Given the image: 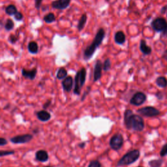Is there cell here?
<instances>
[{
	"instance_id": "5b68a950",
	"label": "cell",
	"mask_w": 167,
	"mask_h": 167,
	"mask_svg": "<svg viewBox=\"0 0 167 167\" xmlns=\"http://www.w3.org/2000/svg\"><path fill=\"white\" fill-rule=\"evenodd\" d=\"M167 26V21L163 17H157L152 20L151 26L154 31L158 33H162L166 26Z\"/></svg>"
},
{
	"instance_id": "83f0119b",
	"label": "cell",
	"mask_w": 167,
	"mask_h": 167,
	"mask_svg": "<svg viewBox=\"0 0 167 167\" xmlns=\"http://www.w3.org/2000/svg\"><path fill=\"white\" fill-rule=\"evenodd\" d=\"M15 151L13 150H0V157L9 156L14 154Z\"/></svg>"
},
{
	"instance_id": "4316f807",
	"label": "cell",
	"mask_w": 167,
	"mask_h": 167,
	"mask_svg": "<svg viewBox=\"0 0 167 167\" xmlns=\"http://www.w3.org/2000/svg\"><path fill=\"white\" fill-rule=\"evenodd\" d=\"M9 42L13 44H16L19 40V36L15 34H11L8 38Z\"/></svg>"
},
{
	"instance_id": "7c38bea8",
	"label": "cell",
	"mask_w": 167,
	"mask_h": 167,
	"mask_svg": "<svg viewBox=\"0 0 167 167\" xmlns=\"http://www.w3.org/2000/svg\"><path fill=\"white\" fill-rule=\"evenodd\" d=\"M37 73V68H33V69L31 70H28L24 69H22V75L23 77L28 80H33L36 78V75Z\"/></svg>"
},
{
	"instance_id": "8992f818",
	"label": "cell",
	"mask_w": 167,
	"mask_h": 167,
	"mask_svg": "<svg viewBox=\"0 0 167 167\" xmlns=\"http://www.w3.org/2000/svg\"><path fill=\"white\" fill-rule=\"evenodd\" d=\"M124 144V137L121 134L116 133L112 136L110 140V146L111 149L118 151L121 148Z\"/></svg>"
},
{
	"instance_id": "9c48e42d",
	"label": "cell",
	"mask_w": 167,
	"mask_h": 167,
	"mask_svg": "<svg viewBox=\"0 0 167 167\" xmlns=\"http://www.w3.org/2000/svg\"><path fill=\"white\" fill-rule=\"evenodd\" d=\"M33 139V135L31 134H24L14 136L10 139V141L15 144H26Z\"/></svg>"
},
{
	"instance_id": "b9f144b4",
	"label": "cell",
	"mask_w": 167,
	"mask_h": 167,
	"mask_svg": "<svg viewBox=\"0 0 167 167\" xmlns=\"http://www.w3.org/2000/svg\"><path fill=\"white\" fill-rule=\"evenodd\" d=\"M139 167H142V166H139Z\"/></svg>"
},
{
	"instance_id": "ffe728a7",
	"label": "cell",
	"mask_w": 167,
	"mask_h": 167,
	"mask_svg": "<svg viewBox=\"0 0 167 167\" xmlns=\"http://www.w3.org/2000/svg\"><path fill=\"white\" fill-rule=\"evenodd\" d=\"M5 13L9 16H14V15L18 12L17 7L13 4H10L5 7Z\"/></svg>"
},
{
	"instance_id": "9a60e30c",
	"label": "cell",
	"mask_w": 167,
	"mask_h": 167,
	"mask_svg": "<svg viewBox=\"0 0 167 167\" xmlns=\"http://www.w3.org/2000/svg\"><path fill=\"white\" fill-rule=\"evenodd\" d=\"M36 116L37 119L43 122H47L51 119V114L45 110H42L37 112Z\"/></svg>"
},
{
	"instance_id": "f546056e",
	"label": "cell",
	"mask_w": 167,
	"mask_h": 167,
	"mask_svg": "<svg viewBox=\"0 0 167 167\" xmlns=\"http://www.w3.org/2000/svg\"><path fill=\"white\" fill-rule=\"evenodd\" d=\"M88 167H101V164L97 160H94L89 163Z\"/></svg>"
},
{
	"instance_id": "74e56055",
	"label": "cell",
	"mask_w": 167,
	"mask_h": 167,
	"mask_svg": "<svg viewBox=\"0 0 167 167\" xmlns=\"http://www.w3.org/2000/svg\"><path fill=\"white\" fill-rule=\"evenodd\" d=\"M163 58L166 60L167 62V50H166L164 52H163Z\"/></svg>"
},
{
	"instance_id": "d6a6232c",
	"label": "cell",
	"mask_w": 167,
	"mask_h": 167,
	"mask_svg": "<svg viewBox=\"0 0 167 167\" xmlns=\"http://www.w3.org/2000/svg\"><path fill=\"white\" fill-rule=\"evenodd\" d=\"M51 105V100H48L46 102H45L43 105V109H47L48 108H49L50 106Z\"/></svg>"
},
{
	"instance_id": "60d3db41",
	"label": "cell",
	"mask_w": 167,
	"mask_h": 167,
	"mask_svg": "<svg viewBox=\"0 0 167 167\" xmlns=\"http://www.w3.org/2000/svg\"><path fill=\"white\" fill-rule=\"evenodd\" d=\"M166 17H167V13H166Z\"/></svg>"
},
{
	"instance_id": "277c9868",
	"label": "cell",
	"mask_w": 167,
	"mask_h": 167,
	"mask_svg": "<svg viewBox=\"0 0 167 167\" xmlns=\"http://www.w3.org/2000/svg\"><path fill=\"white\" fill-rule=\"evenodd\" d=\"M140 156V152L139 149H133L129 151L125 154L117 163V166H124V165H130L135 163L138 160Z\"/></svg>"
},
{
	"instance_id": "d6986e66",
	"label": "cell",
	"mask_w": 167,
	"mask_h": 167,
	"mask_svg": "<svg viewBox=\"0 0 167 167\" xmlns=\"http://www.w3.org/2000/svg\"><path fill=\"white\" fill-rule=\"evenodd\" d=\"M87 20H88L87 14H83L78 20V23L77 25V29L78 30V32H81L82 30L85 28L86 24L87 22Z\"/></svg>"
},
{
	"instance_id": "7a4b0ae2",
	"label": "cell",
	"mask_w": 167,
	"mask_h": 167,
	"mask_svg": "<svg viewBox=\"0 0 167 167\" xmlns=\"http://www.w3.org/2000/svg\"><path fill=\"white\" fill-rule=\"evenodd\" d=\"M105 35V31L103 28H101L97 30L92 43H91L89 45L87 46L84 49V59L85 61H88L93 57L96 50L103 43Z\"/></svg>"
},
{
	"instance_id": "d4e9b609",
	"label": "cell",
	"mask_w": 167,
	"mask_h": 167,
	"mask_svg": "<svg viewBox=\"0 0 167 167\" xmlns=\"http://www.w3.org/2000/svg\"><path fill=\"white\" fill-rule=\"evenodd\" d=\"M4 28L5 29L6 31H11V30L13 29V28H14V22L13 21V20H11V18H8L5 21V23L4 25Z\"/></svg>"
},
{
	"instance_id": "1f68e13d",
	"label": "cell",
	"mask_w": 167,
	"mask_h": 167,
	"mask_svg": "<svg viewBox=\"0 0 167 167\" xmlns=\"http://www.w3.org/2000/svg\"><path fill=\"white\" fill-rule=\"evenodd\" d=\"M43 0H35V7L37 9H40L42 6V3Z\"/></svg>"
},
{
	"instance_id": "e575fe53",
	"label": "cell",
	"mask_w": 167,
	"mask_h": 167,
	"mask_svg": "<svg viewBox=\"0 0 167 167\" xmlns=\"http://www.w3.org/2000/svg\"><path fill=\"white\" fill-rule=\"evenodd\" d=\"M156 97H157L158 99L161 100L164 98V94L162 92H159L156 94Z\"/></svg>"
},
{
	"instance_id": "8d00e7d4",
	"label": "cell",
	"mask_w": 167,
	"mask_h": 167,
	"mask_svg": "<svg viewBox=\"0 0 167 167\" xmlns=\"http://www.w3.org/2000/svg\"><path fill=\"white\" fill-rule=\"evenodd\" d=\"M86 146V143L85 142H81L80 144H78V147L83 149V148H84Z\"/></svg>"
},
{
	"instance_id": "52a82bcc",
	"label": "cell",
	"mask_w": 167,
	"mask_h": 167,
	"mask_svg": "<svg viewBox=\"0 0 167 167\" xmlns=\"http://www.w3.org/2000/svg\"><path fill=\"white\" fill-rule=\"evenodd\" d=\"M137 112L145 117H155L160 114V111L154 107H145L137 110Z\"/></svg>"
},
{
	"instance_id": "cb8c5ba5",
	"label": "cell",
	"mask_w": 167,
	"mask_h": 167,
	"mask_svg": "<svg viewBox=\"0 0 167 167\" xmlns=\"http://www.w3.org/2000/svg\"><path fill=\"white\" fill-rule=\"evenodd\" d=\"M163 163V160L161 159H153L148 162L149 167H161Z\"/></svg>"
},
{
	"instance_id": "44dd1931",
	"label": "cell",
	"mask_w": 167,
	"mask_h": 167,
	"mask_svg": "<svg viewBox=\"0 0 167 167\" xmlns=\"http://www.w3.org/2000/svg\"><path fill=\"white\" fill-rule=\"evenodd\" d=\"M44 21L47 24H51L52 22H54L56 20L55 14L53 13H49L45 15L43 18Z\"/></svg>"
},
{
	"instance_id": "2e32d148",
	"label": "cell",
	"mask_w": 167,
	"mask_h": 167,
	"mask_svg": "<svg viewBox=\"0 0 167 167\" xmlns=\"http://www.w3.org/2000/svg\"><path fill=\"white\" fill-rule=\"evenodd\" d=\"M114 41L119 45L124 44L126 41V36L123 31H118L114 35Z\"/></svg>"
},
{
	"instance_id": "d590c367",
	"label": "cell",
	"mask_w": 167,
	"mask_h": 167,
	"mask_svg": "<svg viewBox=\"0 0 167 167\" xmlns=\"http://www.w3.org/2000/svg\"><path fill=\"white\" fill-rule=\"evenodd\" d=\"M166 11H167V5H165V6H163L161 9L160 13L161 14H164L166 12Z\"/></svg>"
},
{
	"instance_id": "603a6c76",
	"label": "cell",
	"mask_w": 167,
	"mask_h": 167,
	"mask_svg": "<svg viewBox=\"0 0 167 167\" xmlns=\"http://www.w3.org/2000/svg\"><path fill=\"white\" fill-rule=\"evenodd\" d=\"M156 84L160 88H166L167 86V79L164 77H159L156 79Z\"/></svg>"
},
{
	"instance_id": "f1b7e54d",
	"label": "cell",
	"mask_w": 167,
	"mask_h": 167,
	"mask_svg": "<svg viewBox=\"0 0 167 167\" xmlns=\"http://www.w3.org/2000/svg\"><path fill=\"white\" fill-rule=\"evenodd\" d=\"M14 18L17 21H22L24 18V15L21 12L18 11L16 14L14 15Z\"/></svg>"
},
{
	"instance_id": "4fadbf2b",
	"label": "cell",
	"mask_w": 167,
	"mask_h": 167,
	"mask_svg": "<svg viewBox=\"0 0 167 167\" xmlns=\"http://www.w3.org/2000/svg\"><path fill=\"white\" fill-rule=\"evenodd\" d=\"M63 90L66 92H70L73 86V79L71 77H67L62 82Z\"/></svg>"
},
{
	"instance_id": "484cf974",
	"label": "cell",
	"mask_w": 167,
	"mask_h": 167,
	"mask_svg": "<svg viewBox=\"0 0 167 167\" xmlns=\"http://www.w3.org/2000/svg\"><path fill=\"white\" fill-rule=\"evenodd\" d=\"M111 68V62L109 58L106 59L103 64V69L104 71H109Z\"/></svg>"
},
{
	"instance_id": "6da1fadb",
	"label": "cell",
	"mask_w": 167,
	"mask_h": 167,
	"mask_svg": "<svg viewBox=\"0 0 167 167\" xmlns=\"http://www.w3.org/2000/svg\"><path fill=\"white\" fill-rule=\"evenodd\" d=\"M124 124L127 129H133L139 132L142 131L145 126L143 118L137 114H134L130 109L126 110L124 112Z\"/></svg>"
},
{
	"instance_id": "836d02e7",
	"label": "cell",
	"mask_w": 167,
	"mask_h": 167,
	"mask_svg": "<svg viewBox=\"0 0 167 167\" xmlns=\"http://www.w3.org/2000/svg\"><path fill=\"white\" fill-rule=\"evenodd\" d=\"M7 143H8V142H7V140L5 139L0 137V146H5L6 144H7Z\"/></svg>"
},
{
	"instance_id": "5bb4252c",
	"label": "cell",
	"mask_w": 167,
	"mask_h": 167,
	"mask_svg": "<svg viewBox=\"0 0 167 167\" xmlns=\"http://www.w3.org/2000/svg\"><path fill=\"white\" fill-rule=\"evenodd\" d=\"M48 159H49V155L47 151L41 149L37 151L35 153V159L38 161L44 163L47 162L48 160Z\"/></svg>"
},
{
	"instance_id": "8fae6325",
	"label": "cell",
	"mask_w": 167,
	"mask_h": 167,
	"mask_svg": "<svg viewBox=\"0 0 167 167\" xmlns=\"http://www.w3.org/2000/svg\"><path fill=\"white\" fill-rule=\"evenodd\" d=\"M103 63L100 59H97L95 62L94 71V81L97 82L100 80L102 77Z\"/></svg>"
},
{
	"instance_id": "ac0fdd59",
	"label": "cell",
	"mask_w": 167,
	"mask_h": 167,
	"mask_svg": "<svg viewBox=\"0 0 167 167\" xmlns=\"http://www.w3.org/2000/svg\"><path fill=\"white\" fill-rule=\"evenodd\" d=\"M28 50L32 54H37L39 52V46L35 41H30L28 45Z\"/></svg>"
},
{
	"instance_id": "3957f363",
	"label": "cell",
	"mask_w": 167,
	"mask_h": 167,
	"mask_svg": "<svg viewBox=\"0 0 167 167\" xmlns=\"http://www.w3.org/2000/svg\"><path fill=\"white\" fill-rule=\"evenodd\" d=\"M86 79V70L85 68L82 67L76 74L74 78V94L79 95L81 93V89L84 85L85 84Z\"/></svg>"
},
{
	"instance_id": "ab89813d",
	"label": "cell",
	"mask_w": 167,
	"mask_h": 167,
	"mask_svg": "<svg viewBox=\"0 0 167 167\" xmlns=\"http://www.w3.org/2000/svg\"><path fill=\"white\" fill-rule=\"evenodd\" d=\"M44 167H52V166H44Z\"/></svg>"
},
{
	"instance_id": "f35d334b",
	"label": "cell",
	"mask_w": 167,
	"mask_h": 167,
	"mask_svg": "<svg viewBox=\"0 0 167 167\" xmlns=\"http://www.w3.org/2000/svg\"><path fill=\"white\" fill-rule=\"evenodd\" d=\"M161 33H162L163 36H164V37L167 36V26H166V28H165L164 30V31H163V32Z\"/></svg>"
},
{
	"instance_id": "4dcf8cb0",
	"label": "cell",
	"mask_w": 167,
	"mask_h": 167,
	"mask_svg": "<svg viewBox=\"0 0 167 167\" xmlns=\"http://www.w3.org/2000/svg\"><path fill=\"white\" fill-rule=\"evenodd\" d=\"M161 157H164L167 155V143L164 145L160 151Z\"/></svg>"
},
{
	"instance_id": "7402d4cb",
	"label": "cell",
	"mask_w": 167,
	"mask_h": 167,
	"mask_svg": "<svg viewBox=\"0 0 167 167\" xmlns=\"http://www.w3.org/2000/svg\"><path fill=\"white\" fill-rule=\"evenodd\" d=\"M67 77V71L64 67H61L58 70L56 77L59 80H63Z\"/></svg>"
},
{
	"instance_id": "ba28073f",
	"label": "cell",
	"mask_w": 167,
	"mask_h": 167,
	"mask_svg": "<svg viewBox=\"0 0 167 167\" xmlns=\"http://www.w3.org/2000/svg\"><path fill=\"white\" fill-rule=\"evenodd\" d=\"M146 95L145 94L141 92H138L133 95V96L131 98L130 103L134 106L139 107L143 104L146 101Z\"/></svg>"
},
{
	"instance_id": "30bf717a",
	"label": "cell",
	"mask_w": 167,
	"mask_h": 167,
	"mask_svg": "<svg viewBox=\"0 0 167 167\" xmlns=\"http://www.w3.org/2000/svg\"><path fill=\"white\" fill-rule=\"evenodd\" d=\"M71 0H55L51 3L53 9L58 10L66 9L69 6Z\"/></svg>"
},
{
	"instance_id": "e0dca14e",
	"label": "cell",
	"mask_w": 167,
	"mask_h": 167,
	"mask_svg": "<svg viewBox=\"0 0 167 167\" xmlns=\"http://www.w3.org/2000/svg\"><path fill=\"white\" fill-rule=\"evenodd\" d=\"M140 50L142 54L145 56L149 55L151 53V52H152V49H151L150 47L148 46V45L146 44V41L144 39L140 40Z\"/></svg>"
}]
</instances>
